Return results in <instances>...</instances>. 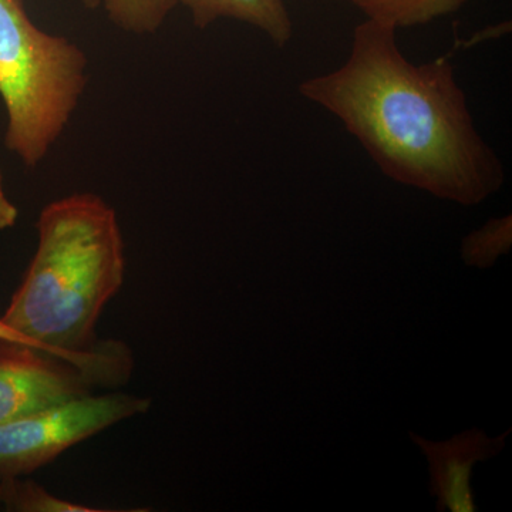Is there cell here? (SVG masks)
<instances>
[{
	"label": "cell",
	"instance_id": "4",
	"mask_svg": "<svg viewBox=\"0 0 512 512\" xmlns=\"http://www.w3.org/2000/svg\"><path fill=\"white\" fill-rule=\"evenodd\" d=\"M133 365L131 350L120 340H100L77 357L0 340V424L87 396L97 387L121 386Z\"/></svg>",
	"mask_w": 512,
	"mask_h": 512
},
{
	"label": "cell",
	"instance_id": "1",
	"mask_svg": "<svg viewBox=\"0 0 512 512\" xmlns=\"http://www.w3.org/2000/svg\"><path fill=\"white\" fill-rule=\"evenodd\" d=\"M397 29L366 19L346 62L299 84L362 144L380 171L441 200L476 205L504 185L503 161L478 133L448 57L414 64Z\"/></svg>",
	"mask_w": 512,
	"mask_h": 512
},
{
	"label": "cell",
	"instance_id": "8",
	"mask_svg": "<svg viewBox=\"0 0 512 512\" xmlns=\"http://www.w3.org/2000/svg\"><path fill=\"white\" fill-rule=\"evenodd\" d=\"M366 19L394 29L427 25L453 15L471 0H350Z\"/></svg>",
	"mask_w": 512,
	"mask_h": 512
},
{
	"label": "cell",
	"instance_id": "14",
	"mask_svg": "<svg viewBox=\"0 0 512 512\" xmlns=\"http://www.w3.org/2000/svg\"><path fill=\"white\" fill-rule=\"evenodd\" d=\"M101 2L103 0H80L83 6H86L87 9H97L100 8Z\"/></svg>",
	"mask_w": 512,
	"mask_h": 512
},
{
	"label": "cell",
	"instance_id": "9",
	"mask_svg": "<svg viewBox=\"0 0 512 512\" xmlns=\"http://www.w3.org/2000/svg\"><path fill=\"white\" fill-rule=\"evenodd\" d=\"M0 510L12 512H104L73 503L49 493L45 487L23 477L0 481Z\"/></svg>",
	"mask_w": 512,
	"mask_h": 512
},
{
	"label": "cell",
	"instance_id": "7",
	"mask_svg": "<svg viewBox=\"0 0 512 512\" xmlns=\"http://www.w3.org/2000/svg\"><path fill=\"white\" fill-rule=\"evenodd\" d=\"M190 10L195 28L205 29L220 19L238 20L261 30L274 45L285 47L293 37L291 13L285 0H177Z\"/></svg>",
	"mask_w": 512,
	"mask_h": 512
},
{
	"label": "cell",
	"instance_id": "6",
	"mask_svg": "<svg viewBox=\"0 0 512 512\" xmlns=\"http://www.w3.org/2000/svg\"><path fill=\"white\" fill-rule=\"evenodd\" d=\"M511 431L490 439L483 430L471 429L440 443L410 433L429 461L430 493L437 498V511H477L471 490L473 467L500 454Z\"/></svg>",
	"mask_w": 512,
	"mask_h": 512
},
{
	"label": "cell",
	"instance_id": "11",
	"mask_svg": "<svg viewBox=\"0 0 512 512\" xmlns=\"http://www.w3.org/2000/svg\"><path fill=\"white\" fill-rule=\"evenodd\" d=\"M512 244V217L488 221L483 228L471 232L463 242V258L468 265L487 268L498 256L507 254Z\"/></svg>",
	"mask_w": 512,
	"mask_h": 512
},
{
	"label": "cell",
	"instance_id": "3",
	"mask_svg": "<svg viewBox=\"0 0 512 512\" xmlns=\"http://www.w3.org/2000/svg\"><path fill=\"white\" fill-rule=\"evenodd\" d=\"M76 43L30 20L23 0H0V97L8 113L5 146L28 167L62 136L87 84Z\"/></svg>",
	"mask_w": 512,
	"mask_h": 512
},
{
	"label": "cell",
	"instance_id": "10",
	"mask_svg": "<svg viewBox=\"0 0 512 512\" xmlns=\"http://www.w3.org/2000/svg\"><path fill=\"white\" fill-rule=\"evenodd\" d=\"M177 0H103L101 6L117 28L134 35H151L164 25Z\"/></svg>",
	"mask_w": 512,
	"mask_h": 512
},
{
	"label": "cell",
	"instance_id": "5",
	"mask_svg": "<svg viewBox=\"0 0 512 512\" xmlns=\"http://www.w3.org/2000/svg\"><path fill=\"white\" fill-rule=\"evenodd\" d=\"M148 397L87 394L0 424V481L26 477L120 421L147 413Z\"/></svg>",
	"mask_w": 512,
	"mask_h": 512
},
{
	"label": "cell",
	"instance_id": "12",
	"mask_svg": "<svg viewBox=\"0 0 512 512\" xmlns=\"http://www.w3.org/2000/svg\"><path fill=\"white\" fill-rule=\"evenodd\" d=\"M19 211L15 204L9 201L3 190L2 173H0V229L15 227L18 222Z\"/></svg>",
	"mask_w": 512,
	"mask_h": 512
},
{
	"label": "cell",
	"instance_id": "13",
	"mask_svg": "<svg viewBox=\"0 0 512 512\" xmlns=\"http://www.w3.org/2000/svg\"><path fill=\"white\" fill-rule=\"evenodd\" d=\"M0 340H8V342H25L30 343L28 340L23 339L22 336L18 335L15 330L8 328L5 323L0 319ZM33 345V343H30Z\"/></svg>",
	"mask_w": 512,
	"mask_h": 512
},
{
	"label": "cell",
	"instance_id": "2",
	"mask_svg": "<svg viewBox=\"0 0 512 512\" xmlns=\"http://www.w3.org/2000/svg\"><path fill=\"white\" fill-rule=\"evenodd\" d=\"M36 228L35 255L0 319L33 345L82 356L100 342L101 312L123 286L119 218L99 195L83 192L46 205Z\"/></svg>",
	"mask_w": 512,
	"mask_h": 512
}]
</instances>
